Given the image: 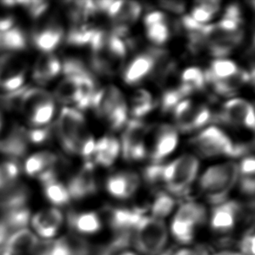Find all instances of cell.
<instances>
[{
  "mask_svg": "<svg viewBox=\"0 0 255 255\" xmlns=\"http://www.w3.org/2000/svg\"><path fill=\"white\" fill-rule=\"evenodd\" d=\"M59 159L52 152H38L28 158L24 164V171L28 175L38 176L45 170L57 165Z\"/></svg>",
  "mask_w": 255,
  "mask_h": 255,
  "instance_id": "cell-26",
  "label": "cell"
},
{
  "mask_svg": "<svg viewBox=\"0 0 255 255\" xmlns=\"http://www.w3.org/2000/svg\"><path fill=\"white\" fill-rule=\"evenodd\" d=\"M177 144L178 134L175 129L166 125L162 126L157 133L155 145L151 155L153 163L158 164L162 161L175 149Z\"/></svg>",
  "mask_w": 255,
  "mask_h": 255,
  "instance_id": "cell-16",
  "label": "cell"
},
{
  "mask_svg": "<svg viewBox=\"0 0 255 255\" xmlns=\"http://www.w3.org/2000/svg\"><path fill=\"white\" fill-rule=\"evenodd\" d=\"M131 114L136 118H141L148 114L154 107L151 94L145 90H138L132 97Z\"/></svg>",
  "mask_w": 255,
  "mask_h": 255,
  "instance_id": "cell-32",
  "label": "cell"
},
{
  "mask_svg": "<svg viewBox=\"0 0 255 255\" xmlns=\"http://www.w3.org/2000/svg\"><path fill=\"white\" fill-rule=\"evenodd\" d=\"M238 175L239 167L235 163L212 166L201 177L200 188L207 194L210 203L220 205L225 202Z\"/></svg>",
  "mask_w": 255,
  "mask_h": 255,
  "instance_id": "cell-1",
  "label": "cell"
},
{
  "mask_svg": "<svg viewBox=\"0 0 255 255\" xmlns=\"http://www.w3.org/2000/svg\"><path fill=\"white\" fill-rule=\"evenodd\" d=\"M199 160L193 155L186 154L165 166V183L170 193L181 195L186 193L196 178Z\"/></svg>",
  "mask_w": 255,
  "mask_h": 255,
  "instance_id": "cell-5",
  "label": "cell"
},
{
  "mask_svg": "<svg viewBox=\"0 0 255 255\" xmlns=\"http://www.w3.org/2000/svg\"><path fill=\"white\" fill-rule=\"evenodd\" d=\"M96 30L86 24H75L67 35V42L73 45H90Z\"/></svg>",
  "mask_w": 255,
  "mask_h": 255,
  "instance_id": "cell-34",
  "label": "cell"
},
{
  "mask_svg": "<svg viewBox=\"0 0 255 255\" xmlns=\"http://www.w3.org/2000/svg\"><path fill=\"white\" fill-rule=\"evenodd\" d=\"M214 15V14L207 8L199 3V5L193 9L190 17H192L193 20L197 23L203 24V23L211 20Z\"/></svg>",
  "mask_w": 255,
  "mask_h": 255,
  "instance_id": "cell-44",
  "label": "cell"
},
{
  "mask_svg": "<svg viewBox=\"0 0 255 255\" xmlns=\"http://www.w3.org/2000/svg\"><path fill=\"white\" fill-rule=\"evenodd\" d=\"M255 72L254 68L251 70V74L244 70H238L231 76L226 78L224 80H218L213 83L214 89L218 94L222 96H230L235 94L237 90L240 89L243 85L249 82L250 80L254 83Z\"/></svg>",
  "mask_w": 255,
  "mask_h": 255,
  "instance_id": "cell-21",
  "label": "cell"
},
{
  "mask_svg": "<svg viewBox=\"0 0 255 255\" xmlns=\"http://www.w3.org/2000/svg\"><path fill=\"white\" fill-rule=\"evenodd\" d=\"M75 77H66L56 88L57 100L61 103H76L79 98V79Z\"/></svg>",
  "mask_w": 255,
  "mask_h": 255,
  "instance_id": "cell-30",
  "label": "cell"
},
{
  "mask_svg": "<svg viewBox=\"0 0 255 255\" xmlns=\"http://www.w3.org/2000/svg\"><path fill=\"white\" fill-rule=\"evenodd\" d=\"M133 244L145 255H157L165 248L168 235L161 220L143 216L134 229Z\"/></svg>",
  "mask_w": 255,
  "mask_h": 255,
  "instance_id": "cell-2",
  "label": "cell"
},
{
  "mask_svg": "<svg viewBox=\"0 0 255 255\" xmlns=\"http://www.w3.org/2000/svg\"><path fill=\"white\" fill-rule=\"evenodd\" d=\"M155 59L152 50L147 53L136 57L128 66L124 73V80L128 85L138 84L153 71Z\"/></svg>",
  "mask_w": 255,
  "mask_h": 255,
  "instance_id": "cell-15",
  "label": "cell"
},
{
  "mask_svg": "<svg viewBox=\"0 0 255 255\" xmlns=\"http://www.w3.org/2000/svg\"><path fill=\"white\" fill-rule=\"evenodd\" d=\"M185 97V94L179 88V86L174 89L167 90L163 94L161 100V108L163 112H169L172 109H174L176 106L179 102H181V100Z\"/></svg>",
  "mask_w": 255,
  "mask_h": 255,
  "instance_id": "cell-39",
  "label": "cell"
},
{
  "mask_svg": "<svg viewBox=\"0 0 255 255\" xmlns=\"http://www.w3.org/2000/svg\"><path fill=\"white\" fill-rule=\"evenodd\" d=\"M20 108L27 115L33 127H43L51 121L55 104L52 95L45 90L26 88L20 103Z\"/></svg>",
  "mask_w": 255,
  "mask_h": 255,
  "instance_id": "cell-4",
  "label": "cell"
},
{
  "mask_svg": "<svg viewBox=\"0 0 255 255\" xmlns=\"http://www.w3.org/2000/svg\"><path fill=\"white\" fill-rule=\"evenodd\" d=\"M174 204V200L170 195L164 193H159L152 206L153 218L160 220L161 218L166 217L173 209Z\"/></svg>",
  "mask_w": 255,
  "mask_h": 255,
  "instance_id": "cell-35",
  "label": "cell"
},
{
  "mask_svg": "<svg viewBox=\"0 0 255 255\" xmlns=\"http://www.w3.org/2000/svg\"><path fill=\"white\" fill-rule=\"evenodd\" d=\"M120 143L115 138L105 137L95 144L94 159L95 162L103 166H109L115 161L120 153Z\"/></svg>",
  "mask_w": 255,
  "mask_h": 255,
  "instance_id": "cell-22",
  "label": "cell"
},
{
  "mask_svg": "<svg viewBox=\"0 0 255 255\" xmlns=\"http://www.w3.org/2000/svg\"><path fill=\"white\" fill-rule=\"evenodd\" d=\"M5 214H6V211L3 209L2 207H0V223L3 221V218L5 216Z\"/></svg>",
  "mask_w": 255,
  "mask_h": 255,
  "instance_id": "cell-55",
  "label": "cell"
},
{
  "mask_svg": "<svg viewBox=\"0 0 255 255\" xmlns=\"http://www.w3.org/2000/svg\"><path fill=\"white\" fill-rule=\"evenodd\" d=\"M95 141L92 137L86 136L82 143L80 144L79 153L84 156L85 158H90L93 155L95 150Z\"/></svg>",
  "mask_w": 255,
  "mask_h": 255,
  "instance_id": "cell-45",
  "label": "cell"
},
{
  "mask_svg": "<svg viewBox=\"0 0 255 255\" xmlns=\"http://www.w3.org/2000/svg\"><path fill=\"white\" fill-rule=\"evenodd\" d=\"M9 185H10V183L7 180L5 176L3 174V171H2V168L0 166V190L3 189L4 187H6Z\"/></svg>",
  "mask_w": 255,
  "mask_h": 255,
  "instance_id": "cell-53",
  "label": "cell"
},
{
  "mask_svg": "<svg viewBox=\"0 0 255 255\" xmlns=\"http://www.w3.org/2000/svg\"><path fill=\"white\" fill-rule=\"evenodd\" d=\"M145 124L138 120H132L128 123L122 135V152L126 159L140 160L146 153L144 136Z\"/></svg>",
  "mask_w": 255,
  "mask_h": 255,
  "instance_id": "cell-8",
  "label": "cell"
},
{
  "mask_svg": "<svg viewBox=\"0 0 255 255\" xmlns=\"http://www.w3.org/2000/svg\"><path fill=\"white\" fill-rule=\"evenodd\" d=\"M223 18L235 21V22H237L239 24H242V10H241L238 5L232 4V5L227 8Z\"/></svg>",
  "mask_w": 255,
  "mask_h": 255,
  "instance_id": "cell-48",
  "label": "cell"
},
{
  "mask_svg": "<svg viewBox=\"0 0 255 255\" xmlns=\"http://www.w3.org/2000/svg\"><path fill=\"white\" fill-rule=\"evenodd\" d=\"M198 151L206 157L224 155L239 157L246 154L248 145H234L228 135L215 127H210L200 132L193 140Z\"/></svg>",
  "mask_w": 255,
  "mask_h": 255,
  "instance_id": "cell-3",
  "label": "cell"
},
{
  "mask_svg": "<svg viewBox=\"0 0 255 255\" xmlns=\"http://www.w3.org/2000/svg\"><path fill=\"white\" fill-rule=\"evenodd\" d=\"M125 102L124 97L117 87L109 86L97 91L93 97L92 107L95 109L98 116L108 119L115 108Z\"/></svg>",
  "mask_w": 255,
  "mask_h": 255,
  "instance_id": "cell-12",
  "label": "cell"
},
{
  "mask_svg": "<svg viewBox=\"0 0 255 255\" xmlns=\"http://www.w3.org/2000/svg\"><path fill=\"white\" fill-rule=\"evenodd\" d=\"M255 178L254 176H244L241 180V189L243 193L253 196L255 194Z\"/></svg>",
  "mask_w": 255,
  "mask_h": 255,
  "instance_id": "cell-49",
  "label": "cell"
},
{
  "mask_svg": "<svg viewBox=\"0 0 255 255\" xmlns=\"http://www.w3.org/2000/svg\"><path fill=\"white\" fill-rule=\"evenodd\" d=\"M24 81V73L9 77L4 80H0V86L2 89L9 93L19 90Z\"/></svg>",
  "mask_w": 255,
  "mask_h": 255,
  "instance_id": "cell-42",
  "label": "cell"
},
{
  "mask_svg": "<svg viewBox=\"0 0 255 255\" xmlns=\"http://www.w3.org/2000/svg\"><path fill=\"white\" fill-rule=\"evenodd\" d=\"M14 18L10 16L0 17V32L6 31L13 27Z\"/></svg>",
  "mask_w": 255,
  "mask_h": 255,
  "instance_id": "cell-52",
  "label": "cell"
},
{
  "mask_svg": "<svg viewBox=\"0 0 255 255\" xmlns=\"http://www.w3.org/2000/svg\"><path fill=\"white\" fill-rule=\"evenodd\" d=\"M67 191L70 197L80 200L91 195L96 191V182L93 174V164L86 163L82 170L70 180Z\"/></svg>",
  "mask_w": 255,
  "mask_h": 255,
  "instance_id": "cell-11",
  "label": "cell"
},
{
  "mask_svg": "<svg viewBox=\"0 0 255 255\" xmlns=\"http://www.w3.org/2000/svg\"><path fill=\"white\" fill-rule=\"evenodd\" d=\"M63 35V29L59 25L49 24L35 32L33 44L38 50L48 53L59 46L62 40Z\"/></svg>",
  "mask_w": 255,
  "mask_h": 255,
  "instance_id": "cell-19",
  "label": "cell"
},
{
  "mask_svg": "<svg viewBox=\"0 0 255 255\" xmlns=\"http://www.w3.org/2000/svg\"><path fill=\"white\" fill-rule=\"evenodd\" d=\"M243 255L242 254H239V253H223L221 255Z\"/></svg>",
  "mask_w": 255,
  "mask_h": 255,
  "instance_id": "cell-57",
  "label": "cell"
},
{
  "mask_svg": "<svg viewBox=\"0 0 255 255\" xmlns=\"http://www.w3.org/2000/svg\"><path fill=\"white\" fill-rule=\"evenodd\" d=\"M143 214L139 210L114 209L111 212L110 224L119 234L134 231Z\"/></svg>",
  "mask_w": 255,
  "mask_h": 255,
  "instance_id": "cell-20",
  "label": "cell"
},
{
  "mask_svg": "<svg viewBox=\"0 0 255 255\" xmlns=\"http://www.w3.org/2000/svg\"><path fill=\"white\" fill-rule=\"evenodd\" d=\"M24 134L26 137L27 141H31L35 144H39L45 141L48 138L50 135V129L49 128H36L31 131H28Z\"/></svg>",
  "mask_w": 255,
  "mask_h": 255,
  "instance_id": "cell-43",
  "label": "cell"
},
{
  "mask_svg": "<svg viewBox=\"0 0 255 255\" xmlns=\"http://www.w3.org/2000/svg\"><path fill=\"white\" fill-rule=\"evenodd\" d=\"M29 198L26 186L21 183H11L1 190L0 207L5 211L24 207Z\"/></svg>",
  "mask_w": 255,
  "mask_h": 255,
  "instance_id": "cell-18",
  "label": "cell"
},
{
  "mask_svg": "<svg viewBox=\"0 0 255 255\" xmlns=\"http://www.w3.org/2000/svg\"><path fill=\"white\" fill-rule=\"evenodd\" d=\"M238 67L235 62L228 59H217L211 64L209 69L207 70L205 79L207 83L213 84L218 80H224L231 76L238 71Z\"/></svg>",
  "mask_w": 255,
  "mask_h": 255,
  "instance_id": "cell-28",
  "label": "cell"
},
{
  "mask_svg": "<svg viewBox=\"0 0 255 255\" xmlns=\"http://www.w3.org/2000/svg\"><path fill=\"white\" fill-rule=\"evenodd\" d=\"M166 21V17L162 12L159 11H153L151 13L147 14L145 17V26H150L152 24H157L159 22H163Z\"/></svg>",
  "mask_w": 255,
  "mask_h": 255,
  "instance_id": "cell-51",
  "label": "cell"
},
{
  "mask_svg": "<svg viewBox=\"0 0 255 255\" xmlns=\"http://www.w3.org/2000/svg\"><path fill=\"white\" fill-rule=\"evenodd\" d=\"M159 5L166 9V10H169L171 12H174V13H182L183 11L185 10V3L183 2H179V1H166L163 0L159 2Z\"/></svg>",
  "mask_w": 255,
  "mask_h": 255,
  "instance_id": "cell-47",
  "label": "cell"
},
{
  "mask_svg": "<svg viewBox=\"0 0 255 255\" xmlns=\"http://www.w3.org/2000/svg\"><path fill=\"white\" fill-rule=\"evenodd\" d=\"M17 4L24 7L32 17H40L48 6V3L43 1H17Z\"/></svg>",
  "mask_w": 255,
  "mask_h": 255,
  "instance_id": "cell-41",
  "label": "cell"
},
{
  "mask_svg": "<svg viewBox=\"0 0 255 255\" xmlns=\"http://www.w3.org/2000/svg\"><path fill=\"white\" fill-rule=\"evenodd\" d=\"M3 242H4V241H3V239L0 238V247L3 245Z\"/></svg>",
  "mask_w": 255,
  "mask_h": 255,
  "instance_id": "cell-59",
  "label": "cell"
},
{
  "mask_svg": "<svg viewBox=\"0 0 255 255\" xmlns=\"http://www.w3.org/2000/svg\"><path fill=\"white\" fill-rule=\"evenodd\" d=\"M70 227L81 234H94L100 230L101 222L94 213H72L68 215Z\"/></svg>",
  "mask_w": 255,
  "mask_h": 255,
  "instance_id": "cell-25",
  "label": "cell"
},
{
  "mask_svg": "<svg viewBox=\"0 0 255 255\" xmlns=\"http://www.w3.org/2000/svg\"><path fill=\"white\" fill-rule=\"evenodd\" d=\"M243 32L242 30L233 32H226L221 38L209 43L207 46L211 54L215 57L228 55L242 41Z\"/></svg>",
  "mask_w": 255,
  "mask_h": 255,
  "instance_id": "cell-24",
  "label": "cell"
},
{
  "mask_svg": "<svg viewBox=\"0 0 255 255\" xmlns=\"http://www.w3.org/2000/svg\"><path fill=\"white\" fill-rule=\"evenodd\" d=\"M165 166L154 164L153 166L146 167L143 172L145 181L151 185L165 183Z\"/></svg>",
  "mask_w": 255,
  "mask_h": 255,
  "instance_id": "cell-40",
  "label": "cell"
},
{
  "mask_svg": "<svg viewBox=\"0 0 255 255\" xmlns=\"http://www.w3.org/2000/svg\"><path fill=\"white\" fill-rule=\"evenodd\" d=\"M240 211L241 206L236 201H228L218 205L211 218L212 228L216 231H229L234 227Z\"/></svg>",
  "mask_w": 255,
  "mask_h": 255,
  "instance_id": "cell-14",
  "label": "cell"
},
{
  "mask_svg": "<svg viewBox=\"0 0 255 255\" xmlns=\"http://www.w3.org/2000/svg\"><path fill=\"white\" fill-rule=\"evenodd\" d=\"M139 185L138 175L133 172H121L111 176L107 182V191L119 199L131 197Z\"/></svg>",
  "mask_w": 255,
  "mask_h": 255,
  "instance_id": "cell-13",
  "label": "cell"
},
{
  "mask_svg": "<svg viewBox=\"0 0 255 255\" xmlns=\"http://www.w3.org/2000/svg\"><path fill=\"white\" fill-rule=\"evenodd\" d=\"M26 46V38L19 28L12 27L0 32V50L18 51Z\"/></svg>",
  "mask_w": 255,
  "mask_h": 255,
  "instance_id": "cell-31",
  "label": "cell"
},
{
  "mask_svg": "<svg viewBox=\"0 0 255 255\" xmlns=\"http://www.w3.org/2000/svg\"><path fill=\"white\" fill-rule=\"evenodd\" d=\"M241 172L243 176L255 175V161L254 157H249L244 159L241 164Z\"/></svg>",
  "mask_w": 255,
  "mask_h": 255,
  "instance_id": "cell-50",
  "label": "cell"
},
{
  "mask_svg": "<svg viewBox=\"0 0 255 255\" xmlns=\"http://www.w3.org/2000/svg\"><path fill=\"white\" fill-rule=\"evenodd\" d=\"M253 111L251 104L242 99H235L225 104L219 119L227 124L245 125L247 118Z\"/></svg>",
  "mask_w": 255,
  "mask_h": 255,
  "instance_id": "cell-17",
  "label": "cell"
},
{
  "mask_svg": "<svg viewBox=\"0 0 255 255\" xmlns=\"http://www.w3.org/2000/svg\"><path fill=\"white\" fill-rule=\"evenodd\" d=\"M44 186L45 196L52 204L57 206H63L69 202L71 197L67 188L58 180L46 183Z\"/></svg>",
  "mask_w": 255,
  "mask_h": 255,
  "instance_id": "cell-33",
  "label": "cell"
},
{
  "mask_svg": "<svg viewBox=\"0 0 255 255\" xmlns=\"http://www.w3.org/2000/svg\"><path fill=\"white\" fill-rule=\"evenodd\" d=\"M120 255H137L135 253L131 252V251H129V250H127V251H124L123 253H121Z\"/></svg>",
  "mask_w": 255,
  "mask_h": 255,
  "instance_id": "cell-56",
  "label": "cell"
},
{
  "mask_svg": "<svg viewBox=\"0 0 255 255\" xmlns=\"http://www.w3.org/2000/svg\"><path fill=\"white\" fill-rule=\"evenodd\" d=\"M83 115L80 112L65 107L58 121V134L63 147L69 153H79L80 144L86 135Z\"/></svg>",
  "mask_w": 255,
  "mask_h": 255,
  "instance_id": "cell-6",
  "label": "cell"
},
{
  "mask_svg": "<svg viewBox=\"0 0 255 255\" xmlns=\"http://www.w3.org/2000/svg\"><path fill=\"white\" fill-rule=\"evenodd\" d=\"M2 126H3V120H2V116L0 114V130L2 129Z\"/></svg>",
  "mask_w": 255,
  "mask_h": 255,
  "instance_id": "cell-58",
  "label": "cell"
},
{
  "mask_svg": "<svg viewBox=\"0 0 255 255\" xmlns=\"http://www.w3.org/2000/svg\"><path fill=\"white\" fill-rule=\"evenodd\" d=\"M147 37L151 41L157 45H162L168 39L169 29L166 22H159L147 26Z\"/></svg>",
  "mask_w": 255,
  "mask_h": 255,
  "instance_id": "cell-37",
  "label": "cell"
},
{
  "mask_svg": "<svg viewBox=\"0 0 255 255\" xmlns=\"http://www.w3.org/2000/svg\"><path fill=\"white\" fill-rule=\"evenodd\" d=\"M61 69L63 70V73L66 77L80 78L91 73L89 70L86 68L85 64L80 59H66L61 66Z\"/></svg>",
  "mask_w": 255,
  "mask_h": 255,
  "instance_id": "cell-38",
  "label": "cell"
},
{
  "mask_svg": "<svg viewBox=\"0 0 255 255\" xmlns=\"http://www.w3.org/2000/svg\"><path fill=\"white\" fill-rule=\"evenodd\" d=\"M38 244L36 235L23 228L12 233L0 247V250L3 255H30L34 254Z\"/></svg>",
  "mask_w": 255,
  "mask_h": 255,
  "instance_id": "cell-9",
  "label": "cell"
},
{
  "mask_svg": "<svg viewBox=\"0 0 255 255\" xmlns=\"http://www.w3.org/2000/svg\"><path fill=\"white\" fill-rule=\"evenodd\" d=\"M174 118L179 130L187 132L207 125L212 116L207 107H195L190 100H184L174 108Z\"/></svg>",
  "mask_w": 255,
  "mask_h": 255,
  "instance_id": "cell-7",
  "label": "cell"
},
{
  "mask_svg": "<svg viewBox=\"0 0 255 255\" xmlns=\"http://www.w3.org/2000/svg\"><path fill=\"white\" fill-rule=\"evenodd\" d=\"M62 222V213L56 208L40 211L31 219L32 227L43 238H52L55 236Z\"/></svg>",
  "mask_w": 255,
  "mask_h": 255,
  "instance_id": "cell-10",
  "label": "cell"
},
{
  "mask_svg": "<svg viewBox=\"0 0 255 255\" xmlns=\"http://www.w3.org/2000/svg\"><path fill=\"white\" fill-rule=\"evenodd\" d=\"M194 227L181 221L173 220L172 224V233L174 238L183 244L192 242L193 238Z\"/></svg>",
  "mask_w": 255,
  "mask_h": 255,
  "instance_id": "cell-36",
  "label": "cell"
},
{
  "mask_svg": "<svg viewBox=\"0 0 255 255\" xmlns=\"http://www.w3.org/2000/svg\"><path fill=\"white\" fill-rule=\"evenodd\" d=\"M174 255H199L197 253L189 249H182V250H179V252L176 253Z\"/></svg>",
  "mask_w": 255,
  "mask_h": 255,
  "instance_id": "cell-54",
  "label": "cell"
},
{
  "mask_svg": "<svg viewBox=\"0 0 255 255\" xmlns=\"http://www.w3.org/2000/svg\"><path fill=\"white\" fill-rule=\"evenodd\" d=\"M61 71V64L53 55L42 56L36 63L33 78L38 83H45L58 76Z\"/></svg>",
  "mask_w": 255,
  "mask_h": 255,
  "instance_id": "cell-23",
  "label": "cell"
},
{
  "mask_svg": "<svg viewBox=\"0 0 255 255\" xmlns=\"http://www.w3.org/2000/svg\"><path fill=\"white\" fill-rule=\"evenodd\" d=\"M255 237L254 234L246 235L241 243L242 255H255Z\"/></svg>",
  "mask_w": 255,
  "mask_h": 255,
  "instance_id": "cell-46",
  "label": "cell"
},
{
  "mask_svg": "<svg viewBox=\"0 0 255 255\" xmlns=\"http://www.w3.org/2000/svg\"><path fill=\"white\" fill-rule=\"evenodd\" d=\"M207 214L203 206L195 202L183 204L179 207L174 219L186 224L195 227L196 225L204 223L206 221Z\"/></svg>",
  "mask_w": 255,
  "mask_h": 255,
  "instance_id": "cell-27",
  "label": "cell"
},
{
  "mask_svg": "<svg viewBox=\"0 0 255 255\" xmlns=\"http://www.w3.org/2000/svg\"><path fill=\"white\" fill-rule=\"evenodd\" d=\"M206 83L203 72L200 68L190 67L183 72L179 88L186 97L193 92L203 89Z\"/></svg>",
  "mask_w": 255,
  "mask_h": 255,
  "instance_id": "cell-29",
  "label": "cell"
}]
</instances>
